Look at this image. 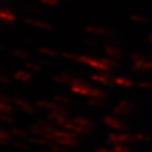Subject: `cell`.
<instances>
[{
    "instance_id": "cell-5",
    "label": "cell",
    "mask_w": 152,
    "mask_h": 152,
    "mask_svg": "<svg viewBox=\"0 0 152 152\" xmlns=\"http://www.w3.org/2000/svg\"><path fill=\"white\" fill-rule=\"evenodd\" d=\"M2 2H7V1H9V0H1Z\"/></svg>"
},
{
    "instance_id": "cell-1",
    "label": "cell",
    "mask_w": 152,
    "mask_h": 152,
    "mask_svg": "<svg viewBox=\"0 0 152 152\" xmlns=\"http://www.w3.org/2000/svg\"><path fill=\"white\" fill-rule=\"evenodd\" d=\"M0 17H1V19L4 22H7V23H11L15 20V15H14V12L8 7H2L1 8Z\"/></svg>"
},
{
    "instance_id": "cell-3",
    "label": "cell",
    "mask_w": 152,
    "mask_h": 152,
    "mask_svg": "<svg viewBox=\"0 0 152 152\" xmlns=\"http://www.w3.org/2000/svg\"><path fill=\"white\" fill-rule=\"evenodd\" d=\"M26 23H31V24H34V25H37V26H42V27H48V25H45L41 22H35V20H32V19H25Z\"/></svg>"
},
{
    "instance_id": "cell-4",
    "label": "cell",
    "mask_w": 152,
    "mask_h": 152,
    "mask_svg": "<svg viewBox=\"0 0 152 152\" xmlns=\"http://www.w3.org/2000/svg\"><path fill=\"white\" fill-rule=\"evenodd\" d=\"M132 19H134L136 22H145V18L142 16H139V15H133V16H132Z\"/></svg>"
},
{
    "instance_id": "cell-2",
    "label": "cell",
    "mask_w": 152,
    "mask_h": 152,
    "mask_svg": "<svg viewBox=\"0 0 152 152\" xmlns=\"http://www.w3.org/2000/svg\"><path fill=\"white\" fill-rule=\"evenodd\" d=\"M39 2L44 6H48V7H54V6H58L60 0H39Z\"/></svg>"
}]
</instances>
